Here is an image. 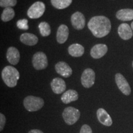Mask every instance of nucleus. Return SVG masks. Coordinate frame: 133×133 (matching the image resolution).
Masks as SVG:
<instances>
[{
    "label": "nucleus",
    "mask_w": 133,
    "mask_h": 133,
    "mask_svg": "<svg viewBox=\"0 0 133 133\" xmlns=\"http://www.w3.org/2000/svg\"><path fill=\"white\" fill-rule=\"evenodd\" d=\"M88 26L92 35L96 38H103L110 33L112 28L109 18L103 16H94L89 20Z\"/></svg>",
    "instance_id": "f257e3e1"
},
{
    "label": "nucleus",
    "mask_w": 133,
    "mask_h": 133,
    "mask_svg": "<svg viewBox=\"0 0 133 133\" xmlns=\"http://www.w3.org/2000/svg\"><path fill=\"white\" fill-rule=\"evenodd\" d=\"M2 79L6 86L9 88H14L17 84L20 78L19 71L12 66H6L1 72Z\"/></svg>",
    "instance_id": "f03ea898"
},
{
    "label": "nucleus",
    "mask_w": 133,
    "mask_h": 133,
    "mask_svg": "<svg viewBox=\"0 0 133 133\" xmlns=\"http://www.w3.org/2000/svg\"><path fill=\"white\" fill-rule=\"evenodd\" d=\"M44 102L42 98L29 96L24 100V105L29 112H36L44 106Z\"/></svg>",
    "instance_id": "7ed1b4c3"
},
{
    "label": "nucleus",
    "mask_w": 133,
    "mask_h": 133,
    "mask_svg": "<svg viewBox=\"0 0 133 133\" xmlns=\"http://www.w3.org/2000/svg\"><path fill=\"white\" fill-rule=\"evenodd\" d=\"M63 118L68 125H73L76 123L80 117L79 110L73 107H68L64 109L62 113Z\"/></svg>",
    "instance_id": "20e7f679"
},
{
    "label": "nucleus",
    "mask_w": 133,
    "mask_h": 133,
    "mask_svg": "<svg viewBox=\"0 0 133 133\" xmlns=\"http://www.w3.org/2000/svg\"><path fill=\"white\" fill-rule=\"evenodd\" d=\"M45 4L41 1H36L31 5L27 11V15L30 19L40 18L45 12Z\"/></svg>",
    "instance_id": "39448f33"
},
{
    "label": "nucleus",
    "mask_w": 133,
    "mask_h": 133,
    "mask_svg": "<svg viewBox=\"0 0 133 133\" xmlns=\"http://www.w3.org/2000/svg\"><path fill=\"white\" fill-rule=\"evenodd\" d=\"M32 64L33 67L37 70L45 69L48 64L46 55L43 52H36L33 56Z\"/></svg>",
    "instance_id": "423d86ee"
},
{
    "label": "nucleus",
    "mask_w": 133,
    "mask_h": 133,
    "mask_svg": "<svg viewBox=\"0 0 133 133\" xmlns=\"http://www.w3.org/2000/svg\"><path fill=\"white\" fill-rule=\"evenodd\" d=\"M96 79V74L91 69H86L83 71L81 77L82 85L86 88H89L94 85Z\"/></svg>",
    "instance_id": "0eeeda50"
},
{
    "label": "nucleus",
    "mask_w": 133,
    "mask_h": 133,
    "mask_svg": "<svg viewBox=\"0 0 133 133\" xmlns=\"http://www.w3.org/2000/svg\"><path fill=\"white\" fill-rule=\"evenodd\" d=\"M115 82L118 88L123 94L126 96H129L131 92V87L128 82L125 78L121 74H116L115 75Z\"/></svg>",
    "instance_id": "6e6552de"
},
{
    "label": "nucleus",
    "mask_w": 133,
    "mask_h": 133,
    "mask_svg": "<svg viewBox=\"0 0 133 133\" xmlns=\"http://www.w3.org/2000/svg\"><path fill=\"white\" fill-rule=\"evenodd\" d=\"M71 22L75 29L81 30L84 29L86 24L84 16L80 12H76L71 17Z\"/></svg>",
    "instance_id": "1a4fd4ad"
},
{
    "label": "nucleus",
    "mask_w": 133,
    "mask_h": 133,
    "mask_svg": "<svg viewBox=\"0 0 133 133\" xmlns=\"http://www.w3.org/2000/svg\"><path fill=\"white\" fill-rule=\"evenodd\" d=\"M57 73L64 78H69L72 75V69L65 62H59L55 65Z\"/></svg>",
    "instance_id": "9d476101"
},
{
    "label": "nucleus",
    "mask_w": 133,
    "mask_h": 133,
    "mask_svg": "<svg viewBox=\"0 0 133 133\" xmlns=\"http://www.w3.org/2000/svg\"><path fill=\"white\" fill-rule=\"evenodd\" d=\"M108 51V47L106 44H97L92 48L91 50V56L94 59H98L102 57Z\"/></svg>",
    "instance_id": "9b49d317"
},
{
    "label": "nucleus",
    "mask_w": 133,
    "mask_h": 133,
    "mask_svg": "<svg viewBox=\"0 0 133 133\" xmlns=\"http://www.w3.org/2000/svg\"><path fill=\"white\" fill-rule=\"evenodd\" d=\"M118 33L121 39L124 40H128L133 36V31L129 24L123 23L119 25Z\"/></svg>",
    "instance_id": "f8f14e48"
},
{
    "label": "nucleus",
    "mask_w": 133,
    "mask_h": 133,
    "mask_svg": "<svg viewBox=\"0 0 133 133\" xmlns=\"http://www.w3.org/2000/svg\"><path fill=\"white\" fill-rule=\"evenodd\" d=\"M52 90L55 94H60L66 89V84L64 79L61 78H55L51 82Z\"/></svg>",
    "instance_id": "ddd939ff"
},
{
    "label": "nucleus",
    "mask_w": 133,
    "mask_h": 133,
    "mask_svg": "<svg viewBox=\"0 0 133 133\" xmlns=\"http://www.w3.org/2000/svg\"><path fill=\"white\" fill-rule=\"evenodd\" d=\"M6 58L10 64L16 65L19 63L21 58L19 50L15 47L9 48L6 52Z\"/></svg>",
    "instance_id": "4468645a"
},
{
    "label": "nucleus",
    "mask_w": 133,
    "mask_h": 133,
    "mask_svg": "<svg viewBox=\"0 0 133 133\" xmlns=\"http://www.w3.org/2000/svg\"><path fill=\"white\" fill-rule=\"evenodd\" d=\"M96 114L98 120L101 124L106 126H110L112 125L113 123L112 118L105 110L102 108H100L97 110Z\"/></svg>",
    "instance_id": "2eb2a0df"
},
{
    "label": "nucleus",
    "mask_w": 133,
    "mask_h": 133,
    "mask_svg": "<svg viewBox=\"0 0 133 133\" xmlns=\"http://www.w3.org/2000/svg\"><path fill=\"white\" fill-rule=\"evenodd\" d=\"M69 35V29L65 25H61L58 28L56 39L59 44H64L67 40Z\"/></svg>",
    "instance_id": "dca6fc26"
},
{
    "label": "nucleus",
    "mask_w": 133,
    "mask_h": 133,
    "mask_svg": "<svg viewBox=\"0 0 133 133\" xmlns=\"http://www.w3.org/2000/svg\"><path fill=\"white\" fill-rule=\"evenodd\" d=\"M20 41L25 45L34 46L38 42V38L32 33H25L20 36Z\"/></svg>",
    "instance_id": "f3484780"
},
{
    "label": "nucleus",
    "mask_w": 133,
    "mask_h": 133,
    "mask_svg": "<svg viewBox=\"0 0 133 133\" xmlns=\"http://www.w3.org/2000/svg\"><path fill=\"white\" fill-rule=\"evenodd\" d=\"M78 99V94L75 90L69 89L62 94L61 97V101L65 104H70L71 102L77 101Z\"/></svg>",
    "instance_id": "a211bd4d"
},
{
    "label": "nucleus",
    "mask_w": 133,
    "mask_h": 133,
    "mask_svg": "<svg viewBox=\"0 0 133 133\" xmlns=\"http://www.w3.org/2000/svg\"><path fill=\"white\" fill-rule=\"evenodd\" d=\"M116 17L121 21H131L133 19V9H122L116 13Z\"/></svg>",
    "instance_id": "6ab92c4d"
},
{
    "label": "nucleus",
    "mask_w": 133,
    "mask_h": 133,
    "mask_svg": "<svg viewBox=\"0 0 133 133\" xmlns=\"http://www.w3.org/2000/svg\"><path fill=\"white\" fill-rule=\"evenodd\" d=\"M68 52L72 57H81L84 52V48L82 45L75 43L71 44L68 48Z\"/></svg>",
    "instance_id": "aec40b11"
},
{
    "label": "nucleus",
    "mask_w": 133,
    "mask_h": 133,
    "mask_svg": "<svg viewBox=\"0 0 133 133\" xmlns=\"http://www.w3.org/2000/svg\"><path fill=\"white\" fill-rule=\"evenodd\" d=\"M51 2L56 9H64L69 7L72 3V0H51Z\"/></svg>",
    "instance_id": "412c9836"
},
{
    "label": "nucleus",
    "mask_w": 133,
    "mask_h": 133,
    "mask_svg": "<svg viewBox=\"0 0 133 133\" xmlns=\"http://www.w3.org/2000/svg\"><path fill=\"white\" fill-rule=\"evenodd\" d=\"M15 16L14 10L12 8H6L3 10V13L1 14V19L3 22L10 21L12 20Z\"/></svg>",
    "instance_id": "4be33fe9"
},
{
    "label": "nucleus",
    "mask_w": 133,
    "mask_h": 133,
    "mask_svg": "<svg viewBox=\"0 0 133 133\" xmlns=\"http://www.w3.org/2000/svg\"><path fill=\"white\" fill-rule=\"evenodd\" d=\"M38 28H39L40 34L43 37H46V36H49L51 34V26H50L49 24L46 22H41L38 25Z\"/></svg>",
    "instance_id": "5701e85b"
},
{
    "label": "nucleus",
    "mask_w": 133,
    "mask_h": 133,
    "mask_svg": "<svg viewBox=\"0 0 133 133\" xmlns=\"http://www.w3.org/2000/svg\"><path fill=\"white\" fill-rule=\"evenodd\" d=\"M17 0H0V6L1 8H12L17 4Z\"/></svg>",
    "instance_id": "b1692460"
},
{
    "label": "nucleus",
    "mask_w": 133,
    "mask_h": 133,
    "mask_svg": "<svg viewBox=\"0 0 133 133\" xmlns=\"http://www.w3.org/2000/svg\"><path fill=\"white\" fill-rule=\"evenodd\" d=\"M17 26L21 30H26L29 29V25H28V20L26 19H21L17 22Z\"/></svg>",
    "instance_id": "393cba45"
},
{
    "label": "nucleus",
    "mask_w": 133,
    "mask_h": 133,
    "mask_svg": "<svg viewBox=\"0 0 133 133\" xmlns=\"http://www.w3.org/2000/svg\"><path fill=\"white\" fill-rule=\"evenodd\" d=\"M79 133H92V131L91 128L88 124H84L81 128Z\"/></svg>",
    "instance_id": "a878e982"
},
{
    "label": "nucleus",
    "mask_w": 133,
    "mask_h": 133,
    "mask_svg": "<svg viewBox=\"0 0 133 133\" xmlns=\"http://www.w3.org/2000/svg\"><path fill=\"white\" fill-rule=\"evenodd\" d=\"M6 117L3 114H0V131H2L6 124Z\"/></svg>",
    "instance_id": "bb28decb"
},
{
    "label": "nucleus",
    "mask_w": 133,
    "mask_h": 133,
    "mask_svg": "<svg viewBox=\"0 0 133 133\" xmlns=\"http://www.w3.org/2000/svg\"><path fill=\"white\" fill-rule=\"evenodd\" d=\"M29 133H44V132H43L42 131L39 130V129H31V130L29 131Z\"/></svg>",
    "instance_id": "cd10ccee"
},
{
    "label": "nucleus",
    "mask_w": 133,
    "mask_h": 133,
    "mask_svg": "<svg viewBox=\"0 0 133 133\" xmlns=\"http://www.w3.org/2000/svg\"><path fill=\"white\" fill-rule=\"evenodd\" d=\"M131 29H132V31H133V22H132V23H131Z\"/></svg>",
    "instance_id": "c85d7f7f"
},
{
    "label": "nucleus",
    "mask_w": 133,
    "mask_h": 133,
    "mask_svg": "<svg viewBox=\"0 0 133 133\" xmlns=\"http://www.w3.org/2000/svg\"><path fill=\"white\" fill-rule=\"evenodd\" d=\"M132 66H133V62H132Z\"/></svg>",
    "instance_id": "c756f323"
}]
</instances>
